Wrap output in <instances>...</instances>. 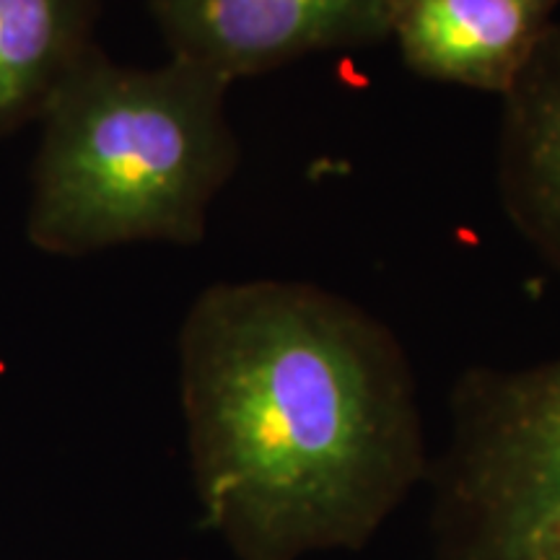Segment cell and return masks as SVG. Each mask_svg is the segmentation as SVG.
I'll return each instance as SVG.
<instances>
[{
  "instance_id": "1",
  "label": "cell",
  "mask_w": 560,
  "mask_h": 560,
  "mask_svg": "<svg viewBox=\"0 0 560 560\" xmlns=\"http://www.w3.org/2000/svg\"><path fill=\"white\" fill-rule=\"evenodd\" d=\"M202 527L236 560L361 552L429 480L402 342L299 280L215 283L179 330Z\"/></svg>"
},
{
  "instance_id": "2",
  "label": "cell",
  "mask_w": 560,
  "mask_h": 560,
  "mask_svg": "<svg viewBox=\"0 0 560 560\" xmlns=\"http://www.w3.org/2000/svg\"><path fill=\"white\" fill-rule=\"evenodd\" d=\"M226 94L200 68L117 66L96 47L39 120L30 242L58 257L198 244L240 166Z\"/></svg>"
},
{
  "instance_id": "3",
  "label": "cell",
  "mask_w": 560,
  "mask_h": 560,
  "mask_svg": "<svg viewBox=\"0 0 560 560\" xmlns=\"http://www.w3.org/2000/svg\"><path fill=\"white\" fill-rule=\"evenodd\" d=\"M429 482L433 560H550L560 542V359L467 369Z\"/></svg>"
},
{
  "instance_id": "4",
  "label": "cell",
  "mask_w": 560,
  "mask_h": 560,
  "mask_svg": "<svg viewBox=\"0 0 560 560\" xmlns=\"http://www.w3.org/2000/svg\"><path fill=\"white\" fill-rule=\"evenodd\" d=\"M170 60L223 83L389 37L392 0H151Z\"/></svg>"
},
{
  "instance_id": "5",
  "label": "cell",
  "mask_w": 560,
  "mask_h": 560,
  "mask_svg": "<svg viewBox=\"0 0 560 560\" xmlns=\"http://www.w3.org/2000/svg\"><path fill=\"white\" fill-rule=\"evenodd\" d=\"M560 0H392L389 37L420 79L503 96Z\"/></svg>"
},
{
  "instance_id": "6",
  "label": "cell",
  "mask_w": 560,
  "mask_h": 560,
  "mask_svg": "<svg viewBox=\"0 0 560 560\" xmlns=\"http://www.w3.org/2000/svg\"><path fill=\"white\" fill-rule=\"evenodd\" d=\"M503 100L499 187L511 223L560 272V24Z\"/></svg>"
},
{
  "instance_id": "7",
  "label": "cell",
  "mask_w": 560,
  "mask_h": 560,
  "mask_svg": "<svg viewBox=\"0 0 560 560\" xmlns=\"http://www.w3.org/2000/svg\"><path fill=\"white\" fill-rule=\"evenodd\" d=\"M96 0H0V138L39 122L96 50Z\"/></svg>"
},
{
  "instance_id": "8",
  "label": "cell",
  "mask_w": 560,
  "mask_h": 560,
  "mask_svg": "<svg viewBox=\"0 0 560 560\" xmlns=\"http://www.w3.org/2000/svg\"><path fill=\"white\" fill-rule=\"evenodd\" d=\"M550 560H560V542H558V548L552 550V556H550Z\"/></svg>"
}]
</instances>
